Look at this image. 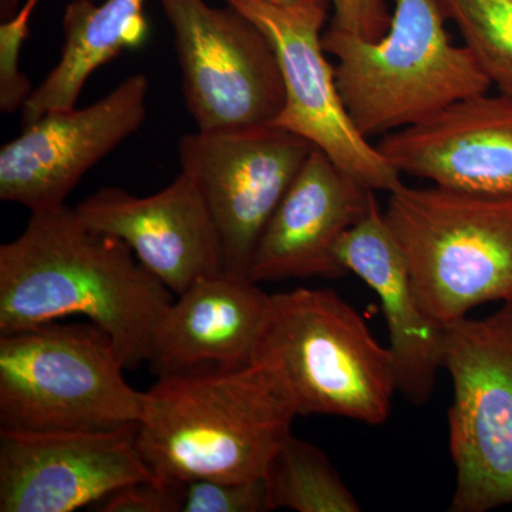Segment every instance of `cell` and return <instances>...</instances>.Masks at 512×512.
<instances>
[{"instance_id": "484cf974", "label": "cell", "mask_w": 512, "mask_h": 512, "mask_svg": "<svg viewBox=\"0 0 512 512\" xmlns=\"http://www.w3.org/2000/svg\"><path fill=\"white\" fill-rule=\"evenodd\" d=\"M37 0H29L28 5L22 9V12L19 13L23 18L29 19L30 12H32L33 6L36 5Z\"/></svg>"}, {"instance_id": "2e32d148", "label": "cell", "mask_w": 512, "mask_h": 512, "mask_svg": "<svg viewBox=\"0 0 512 512\" xmlns=\"http://www.w3.org/2000/svg\"><path fill=\"white\" fill-rule=\"evenodd\" d=\"M272 295L247 276L222 272L177 295L153 330L147 363L160 376L239 369L254 362Z\"/></svg>"}, {"instance_id": "603a6c76", "label": "cell", "mask_w": 512, "mask_h": 512, "mask_svg": "<svg viewBox=\"0 0 512 512\" xmlns=\"http://www.w3.org/2000/svg\"><path fill=\"white\" fill-rule=\"evenodd\" d=\"M28 33V25L13 18L0 29V106L6 113L25 106L29 99L30 86L25 76L19 73L18 56L22 40Z\"/></svg>"}, {"instance_id": "9c48e42d", "label": "cell", "mask_w": 512, "mask_h": 512, "mask_svg": "<svg viewBox=\"0 0 512 512\" xmlns=\"http://www.w3.org/2000/svg\"><path fill=\"white\" fill-rule=\"evenodd\" d=\"M268 37L281 66L285 106L274 126L292 131L320 148L340 170L372 191L402 185L399 171L357 130L326 59L322 29L329 0L278 6L266 0H227Z\"/></svg>"}, {"instance_id": "4fadbf2b", "label": "cell", "mask_w": 512, "mask_h": 512, "mask_svg": "<svg viewBox=\"0 0 512 512\" xmlns=\"http://www.w3.org/2000/svg\"><path fill=\"white\" fill-rule=\"evenodd\" d=\"M76 211L89 227L121 239L175 295L225 272L218 229L200 187L184 171L150 197L103 188Z\"/></svg>"}, {"instance_id": "7402d4cb", "label": "cell", "mask_w": 512, "mask_h": 512, "mask_svg": "<svg viewBox=\"0 0 512 512\" xmlns=\"http://www.w3.org/2000/svg\"><path fill=\"white\" fill-rule=\"evenodd\" d=\"M185 483L154 480L126 485L94 505L97 512H183Z\"/></svg>"}, {"instance_id": "44dd1931", "label": "cell", "mask_w": 512, "mask_h": 512, "mask_svg": "<svg viewBox=\"0 0 512 512\" xmlns=\"http://www.w3.org/2000/svg\"><path fill=\"white\" fill-rule=\"evenodd\" d=\"M269 511L264 477L247 481L195 480L185 483L183 512Z\"/></svg>"}, {"instance_id": "3957f363", "label": "cell", "mask_w": 512, "mask_h": 512, "mask_svg": "<svg viewBox=\"0 0 512 512\" xmlns=\"http://www.w3.org/2000/svg\"><path fill=\"white\" fill-rule=\"evenodd\" d=\"M440 0H394L379 40L328 28L323 49L338 59L336 86L359 133L386 136L488 93L490 77L467 46H454Z\"/></svg>"}, {"instance_id": "cb8c5ba5", "label": "cell", "mask_w": 512, "mask_h": 512, "mask_svg": "<svg viewBox=\"0 0 512 512\" xmlns=\"http://www.w3.org/2000/svg\"><path fill=\"white\" fill-rule=\"evenodd\" d=\"M333 8L329 28L365 40L386 35L392 13L384 0H329Z\"/></svg>"}, {"instance_id": "277c9868", "label": "cell", "mask_w": 512, "mask_h": 512, "mask_svg": "<svg viewBox=\"0 0 512 512\" xmlns=\"http://www.w3.org/2000/svg\"><path fill=\"white\" fill-rule=\"evenodd\" d=\"M255 359L278 373L299 416L380 426L399 393L389 348L332 289L274 293Z\"/></svg>"}, {"instance_id": "e0dca14e", "label": "cell", "mask_w": 512, "mask_h": 512, "mask_svg": "<svg viewBox=\"0 0 512 512\" xmlns=\"http://www.w3.org/2000/svg\"><path fill=\"white\" fill-rule=\"evenodd\" d=\"M336 254L345 271L362 279L379 298L397 392L414 406H424L444 369L446 328L421 306L406 259L376 198L365 217L340 239Z\"/></svg>"}, {"instance_id": "30bf717a", "label": "cell", "mask_w": 512, "mask_h": 512, "mask_svg": "<svg viewBox=\"0 0 512 512\" xmlns=\"http://www.w3.org/2000/svg\"><path fill=\"white\" fill-rule=\"evenodd\" d=\"M313 147L274 124L181 138V171L204 195L220 235L225 272L249 278L258 239Z\"/></svg>"}, {"instance_id": "ac0fdd59", "label": "cell", "mask_w": 512, "mask_h": 512, "mask_svg": "<svg viewBox=\"0 0 512 512\" xmlns=\"http://www.w3.org/2000/svg\"><path fill=\"white\" fill-rule=\"evenodd\" d=\"M146 0H73L63 16L62 57L23 106L26 126L57 110L73 109L84 83L121 50L146 35Z\"/></svg>"}, {"instance_id": "5bb4252c", "label": "cell", "mask_w": 512, "mask_h": 512, "mask_svg": "<svg viewBox=\"0 0 512 512\" xmlns=\"http://www.w3.org/2000/svg\"><path fill=\"white\" fill-rule=\"evenodd\" d=\"M377 150L436 187L512 202V97L488 93L386 134Z\"/></svg>"}, {"instance_id": "d6986e66", "label": "cell", "mask_w": 512, "mask_h": 512, "mask_svg": "<svg viewBox=\"0 0 512 512\" xmlns=\"http://www.w3.org/2000/svg\"><path fill=\"white\" fill-rule=\"evenodd\" d=\"M269 511L359 512L329 457L309 441L289 436L264 474Z\"/></svg>"}, {"instance_id": "7c38bea8", "label": "cell", "mask_w": 512, "mask_h": 512, "mask_svg": "<svg viewBox=\"0 0 512 512\" xmlns=\"http://www.w3.org/2000/svg\"><path fill=\"white\" fill-rule=\"evenodd\" d=\"M148 82L134 74L86 107L52 111L0 150V200L32 212L63 207L101 158L136 133L147 116Z\"/></svg>"}, {"instance_id": "6da1fadb", "label": "cell", "mask_w": 512, "mask_h": 512, "mask_svg": "<svg viewBox=\"0 0 512 512\" xmlns=\"http://www.w3.org/2000/svg\"><path fill=\"white\" fill-rule=\"evenodd\" d=\"M173 301L121 239L67 205L32 212L25 231L0 247V333L84 316L109 333L127 369H137Z\"/></svg>"}, {"instance_id": "7a4b0ae2", "label": "cell", "mask_w": 512, "mask_h": 512, "mask_svg": "<svg viewBox=\"0 0 512 512\" xmlns=\"http://www.w3.org/2000/svg\"><path fill=\"white\" fill-rule=\"evenodd\" d=\"M298 416L281 377L261 359L222 372L160 376L144 392L137 448L160 483L255 480Z\"/></svg>"}, {"instance_id": "8992f818", "label": "cell", "mask_w": 512, "mask_h": 512, "mask_svg": "<svg viewBox=\"0 0 512 512\" xmlns=\"http://www.w3.org/2000/svg\"><path fill=\"white\" fill-rule=\"evenodd\" d=\"M384 218L424 311L447 328L490 302L512 301V202L400 185Z\"/></svg>"}, {"instance_id": "5b68a950", "label": "cell", "mask_w": 512, "mask_h": 512, "mask_svg": "<svg viewBox=\"0 0 512 512\" xmlns=\"http://www.w3.org/2000/svg\"><path fill=\"white\" fill-rule=\"evenodd\" d=\"M124 369L113 338L92 322L0 333V429L137 426L144 392L127 383Z\"/></svg>"}, {"instance_id": "d4e9b609", "label": "cell", "mask_w": 512, "mask_h": 512, "mask_svg": "<svg viewBox=\"0 0 512 512\" xmlns=\"http://www.w3.org/2000/svg\"><path fill=\"white\" fill-rule=\"evenodd\" d=\"M266 2H271L278 6H295L305 2V0H266Z\"/></svg>"}, {"instance_id": "ffe728a7", "label": "cell", "mask_w": 512, "mask_h": 512, "mask_svg": "<svg viewBox=\"0 0 512 512\" xmlns=\"http://www.w3.org/2000/svg\"><path fill=\"white\" fill-rule=\"evenodd\" d=\"M491 83L512 97V0H440Z\"/></svg>"}, {"instance_id": "9a60e30c", "label": "cell", "mask_w": 512, "mask_h": 512, "mask_svg": "<svg viewBox=\"0 0 512 512\" xmlns=\"http://www.w3.org/2000/svg\"><path fill=\"white\" fill-rule=\"evenodd\" d=\"M375 198L313 147L258 239L249 278L261 284L348 275L336 249Z\"/></svg>"}, {"instance_id": "52a82bcc", "label": "cell", "mask_w": 512, "mask_h": 512, "mask_svg": "<svg viewBox=\"0 0 512 512\" xmlns=\"http://www.w3.org/2000/svg\"><path fill=\"white\" fill-rule=\"evenodd\" d=\"M444 370L453 384L448 443L456 468L453 512L512 504V301L484 319L446 328Z\"/></svg>"}, {"instance_id": "8fae6325", "label": "cell", "mask_w": 512, "mask_h": 512, "mask_svg": "<svg viewBox=\"0 0 512 512\" xmlns=\"http://www.w3.org/2000/svg\"><path fill=\"white\" fill-rule=\"evenodd\" d=\"M137 429H0V512H73L154 480Z\"/></svg>"}, {"instance_id": "ba28073f", "label": "cell", "mask_w": 512, "mask_h": 512, "mask_svg": "<svg viewBox=\"0 0 512 512\" xmlns=\"http://www.w3.org/2000/svg\"><path fill=\"white\" fill-rule=\"evenodd\" d=\"M174 30L185 104L198 131L266 126L285 106L284 76L268 37L237 9L160 0Z\"/></svg>"}]
</instances>
